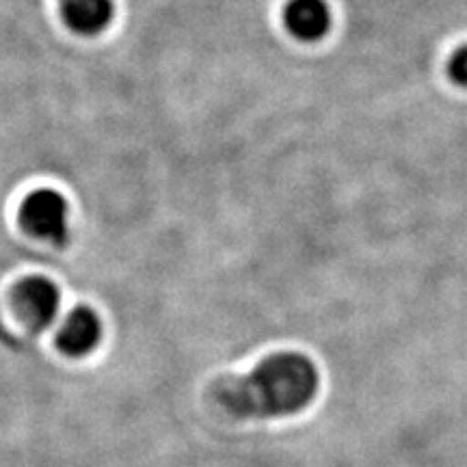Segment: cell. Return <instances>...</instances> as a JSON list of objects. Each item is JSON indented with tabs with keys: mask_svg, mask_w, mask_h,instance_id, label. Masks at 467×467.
I'll use <instances>...</instances> for the list:
<instances>
[{
	"mask_svg": "<svg viewBox=\"0 0 467 467\" xmlns=\"http://www.w3.org/2000/svg\"><path fill=\"white\" fill-rule=\"evenodd\" d=\"M102 340V323L98 314L89 307H76L63 320L57 334V344L69 358H83L89 355Z\"/></svg>",
	"mask_w": 467,
	"mask_h": 467,
	"instance_id": "obj_4",
	"label": "cell"
},
{
	"mask_svg": "<svg viewBox=\"0 0 467 467\" xmlns=\"http://www.w3.org/2000/svg\"><path fill=\"white\" fill-rule=\"evenodd\" d=\"M63 17L72 31L98 35L109 26L113 17V3L110 0H63Z\"/></svg>",
	"mask_w": 467,
	"mask_h": 467,
	"instance_id": "obj_6",
	"label": "cell"
},
{
	"mask_svg": "<svg viewBox=\"0 0 467 467\" xmlns=\"http://www.w3.org/2000/svg\"><path fill=\"white\" fill-rule=\"evenodd\" d=\"M16 307L20 317L26 320L33 329L42 331L55 323L61 306V292L50 279L28 277L17 284L14 295Z\"/></svg>",
	"mask_w": 467,
	"mask_h": 467,
	"instance_id": "obj_3",
	"label": "cell"
},
{
	"mask_svg": "<svg viewBox=\"0 0 467 467\" xmlns=\"http://www.w3.org/2000/svg\"><path fill=\"white\" fill-rule=\"evenodd\" d=\"M20 221L25 230L42 241L63 244L69 236L67 202L55 191L42 189L22 203Z\"/></svg>",
	"mask_w": 467,
	"mask_h": 467,
	"instance_id": "obj_2",
	"label": "cell"
},
{
	"mask_svg": "<svg viewBox=\"0 0 467 467\" xmlns=\"http://www.w3.org/2000/svg\"><path fill=\"white\" fill-rule=\"evenodd\" d=\"M284 22L301 42H318L331 28V9L325 0H290L285 5Z\"/></svg>",
	"mask_w": 467,
	"mask_h": 467,
	"instance_id": "obj_5",
	"label": "cell"
},
{
	"mask_svg": "<svg viewBox=\"0 0 467 467\" xmlns=\"http://www.w3.org/2000/svg\"><path fill=\"white\" fill-rule=\"evenodd\" d=\"M448 74L454 83L467 89V46L454 52L451 63H448Z\"/></svg>",
	"mask_w": 467,
	"mask_h": 467,
	"instance_id": "obj_7",
	"label": "cell"
},
{
	"mask_svg": "<svg viewBox=\"0 0 467 467\" xmlns=\"http://www.w3.org/2000/svg\"><path fill=\"white\" fill-rule=\"evenodd\" d=\"M318 392V370L301 353H275L249 375L227 379L219 388L221 405L234 418H284L306 409Z\"/></svg>",
	"mask_w": 467,
	"mask_h": 467,
	"instance_id": "obj_1",
	"label": "cell"
}]
</instances>
